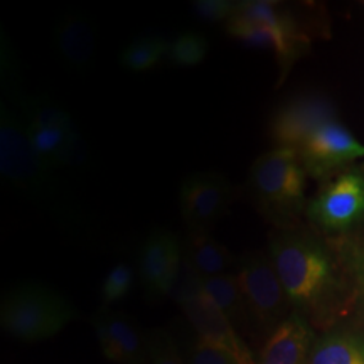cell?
<instances>
[{"mask_svg":"<svg viewBox=\"0 0 364 364\" xmlns=\"http://www.w3.org/2000/svg\"><path fill=\"white\" fill-rule=\"evenodd\" d=\"M0 172L11 188L66 230H78L83 225V213L68 193L59 172L36 156L19 115L6 103L0 107Z\"/></svg>","mask_w":364,"mask_h":364,"instance_id":"6da1fadb","label":"cell"},{"mask_svg":"<svg viewBox=\"0 0 364 364\" xmlns=\"http://www.w3.org/2000/svg\"><path fill=\"white\" fill-rule=\"evenodd\" d=\"M268 253L287 297L295 306H314L334 289V262L316 236L280 230L272 235Z\"/></svg>","mask_w":364,"mask_h":364,"instance_id":"7a4b0ae2","label":"cell"},{"mask_svg":"<svg viewBox=\"0 0 364 364\" xmlns=\"http://www.w3.org/2000/svg\"><path fill=\"white\" fill-rule=\"evenodd\" d=\"M306 179L295 150L272 149L253 162L248 188L258 211L287 230L306 209Z\"/></svg>","mask_w":364,"mask_h":364,"instance_id":"3957f363","label":"cell"},{"mask_svg":"<svg viewBox=\"0 0 364 364\" xmlns=\"http://www.w3.org/2000/svg\"><path fill=\"white\" fill-rule=\"evenodd\" d=\"M16 113L34 154L53 171L61 174L65 169H81L88 164L86 142L70 113L48 97L19 98Z\"/></svg>","mask_w":364,"mask_h":364,"instance_id":"277c9868","label":"cell"},{"mask_svg":"<svg viewBox=\"0 0 364 364\" xmlns=\"http://www.w3.org/2000/svg\"><path fill=\"white\" fill-rule=\"evenodd\" d=\"M78 312L65 295L41 284H21L4 295L0 326L22 343H41L58 336Z\"/></svg>","mask_w":364,"mask_h":364,"instance_id":"5b68a950","label":"cell"},{"mask_svg":"<svg viewBox=\"0 0 364 364\" xmlns=\"http://www.w3.org/2000/svg\"><path fill=\"white\" fill-rule=\"evenodd\" d=\"M226 33L248 48L272 51L284 71L309 48L306 34L297 29L292 17L267 0L238 2V11L226 22Z\"/></svg>","mask_w":364,"mask_h":364,"instance_id":"8992f818","label":"cell"},{"mask_svg":"<svg viewBox=\"0 0 364 364\" xmlns=\"http://www.w3.org/2000/svg\"><path fill=\"white\" fill-rule=\"evenodd\" d=\"M238 279L248 321L262 332H272L285 321L290 300L268 252H247L238 260Z\"/></svg>","mask_w":364,"mask_h":364,"instance_id":"52a82bcc","label":"cell"},{"mask_svg":"<svg viewBox=\"0 0 364 364\" xmlns=\"http://www.w3.org/2000/svg\"><path fill=\"white\" fill-rule=\"evenodd\" d=\"M312 223L329 233H348L364 221V167H349L327 182L307 206Z\"/></svg>","mask_w":364,"mask_h":364,"instance_id":"ba28073f","label":"cell"},{"mask_svg":"<svg viewBox=\"0 0 364 364\" xmlns=\"http://www.w3.org/2000/svg\"><path fill=\"white\" fill-rule=\"evenodd\" d=\"M236 196L235 186L220 172H196L181 184L179 204L189 231H211Z\"/></svg>","mask_w":364,"mask_h":364,"instance_id":"9c48e42d","label":"cell"},{"mask_svg":"<svg viewBox=\"0 0 364 364\" xmlns=\"http://www.w3.org/2000/svg\"><path fill=\"white\" fill-rule=\"evenodd\" d=\"M338 120L334 103L317 93H302L282 103L272 115L270 136L275 149L297 150L314 132Z\"/></svg>","mask_w":364,"mask_h":364,"instance_id":"30bf717a","label":"cell"},{"mask_svg":"<svg viewBox=\"0 0 364 364\" xmlns=\"http://www.w3.org/2000/svg\"><path fill=\"white\" fill-rule=\"evenodd\" d=\"M299 161L307 176L326 179L334 172L344 171L364 157V144L338 120L329 122L309 136L297 150Z\"/></svg>","mask_w":364,"mask_h":364,"instance_id":"8fae6325","label":"cell"},{"mask_svg":"<svg viewBox=\"0 0 364 364\" xmlns=\"http://www.w3.org/2000/svg\"><path fill=\"white\" fill-rule=\"evenodd\" d=\"M100 349L115 364H150L149 332H144L130 316L102 307L91 318Z\"/></svg>","mask_w":364,"mask_h":364,"instance_id":"7c38bea8","label":"cell"},{"mask_svg":"<svg viewBox=\"0 0 364 364\" xmlns=\"http://www.w3.org/2000/svg\"><path fill=\"white\" fill-rule=\"evenodd\" d=\"M182 257V241L169 231H154L139 255V277L154 299L171 297Z\"/></svg>","mask_w":364,"mask_h":364,"instance_id":"4fadbf2b","label":"cell"},{"mask_svg":"<svg viewBox=\"0 0 364 364\" xmlns=\"http://www.w3.org/2000/svg\"><path fill=\"white\" fill-rule=\"evenodd\" d=\"M181 309L199 339L235 354L241 364H257V359H253L247 344L236 332V327L206 294L184 302Z\"/></svg>","mask_w":364,"mask_h":364,"instance_id":"5bb4252c","label":"cell"},{"mask_svg":"<svg viewBox=\"0 0 364 364\" xmlns=\"http://www.w3.org/2000/svg\"><path fill=\"white\" fill-rule=\"evenodd\" d=\"M54 49L63 65L71 71L86 73L97 53V29L88 14L73 11L63 14L54 24Z\"/></svg>","mask_w":364,"mask_h":364,"instance_id":"9a60e30c","label":"cell"},{"mask_svg":"<svg viewBox=\"0 0 364 364\" xmlns=\"http://www.w3.org/2000/svg\"><path fill=\"white\" fill-rule=\"evenodd\" d=\"M314 346L311 326L294 312L268 336L257 364H311Z\"/></svg>","mask_w":364,"mask_h":364,"instance_id":"2e32d148","label":"cell"},{"mask_svg":"<svg viewBox=\"0 0 364 364\" xmlns=\"http://www.w3.org/2000/svg\"><path fill=\"white\" fill-rule=\"evenodd\" d=\"M182 250L203 279L230 273L231 267L238 265L235 255L208 231H189L182 241Z\"/></svg>","mask_w":364,"mask_h":364,"instance_id":"e0dca14e","label":"cell"},{"mask_svg":"<svg viewBox=\"0 0 364 364\" xmlns=\"http://www.w3.org/2000/svg\"><path fill=\"white\" fill-rule=\"evenodd\" d=\"M311 364H364V334L338 331L324 336L314 346Z\"/></svg>","mask_w":364,"mask_h":364,"instance_id":"ac0fdd59","label":"cell"},{"mask_svg":"<svg viewBox=\"0 0 364 364\" xmlns=\"http://www.w3.org/2000/svg\"><path fill=\"white\" fill-rule=\"evenodd\" d=\"M204 292L235 327L247 324L248 312L236 275L223 273L211 279H204Z\"/></svg>","mask_w":364,"mask_h":364,"instance_id":"d6986e66","label":"cell"},{"mask_svg":"<svg viewBox=\"0 0 364 364\" xmlns=\"http://www.w3.org/2000/svg\"><path fill=\"white\" fill-rule=\"evenodd\" d=\"M169 39L162 36H142L125 46L122 51V65L132 73H145L167 59Z\"/></svg>","mask_w":364,"mask_h":364,"instance_id":"ffe728a7","label":"cell"},{"mask_svg":"<svg viewBox=\"0 0 364 364\" xmlns=\"http://www.w3.org/2000/svg\"><path fill=\"white\" fill-rule=\"evenodd\" d=\"M208 51L209 41L206 36L188 31L171 41L167 61L179 68H194L206 59Z\"/></svg>","mask_w":364,"mask_h":364,"instance_id":"44dd1931","label":"cell"},{"mask_svg":"<svg viewBox=\"0 0 364 364\" xmlns=\"http://www.w3.org/2000/svg\"><path fill=\"white\" fill-rule=\"evenodd\" d=\"M135 282V270L129 263H117L110 268L107 277L103 279L100 297H102L103 307H110L112 304L120 302L132 292Z\"/></svg>","mask_w":364,"mask_h":364,"instance_id":"7402d4cb","label":"cell"},{"mask_svg":"<svg viewBox=\"0 0 364 364\" xmlns=\"http://www.w3.org/2000/svg\"><path fill=\"white\" fill-rule=\"evenodd\" d=\"M204 279L199 275L198 270L191 265L189 258L186 257L184 250H182V257L179 263V270H177L174 285L171 290V299L176 304L182 306L184 302L198 299L204 295Z\"/></svg>","mask_w":364,"mask_h":364,"instance_id":"603a6c76","label":"cell"},{"mask_svg":"<svg viewBox=\"0 0 364 364\" xmlns=\"http://www.w3.org/2000/svg\"><path fill=\"white\" fill-rule=\"evenodd\" d=\"M149 356L150 364H186L176 341L164 329L149 332Z\"/></svg>","mask_w":364,"mask_h":364,"instance_id":"cb8c5ba5","label":"cell"},{"mask_svg":"<svg viewBox=\"0 0 364 364\" xmlns=\"http://www.w3.org/2000/svg\"><path fill=\"white\" fill-rule=\"evenodd\" d=\"M184 361L186 364H241L235 354L199 338L186 348Z\"/></svg>","mask_w":364,"mask_h":364,"instance_id":"d4e9b609","label":"cell"},{"mask_svg":"<svg viewBox=\"0 0 364 364\" xmlns=\"http://www.w3.org/2000/svg\"><path fill=\"white\" fill-rule=\"evenodd\" d=\"M194 11L201 19L208 22H228L238 11V2L231 0H198Z\"/></svg>","mask_w":364,"mask_h":364,"instance_id":"484cf974","label":"cell"},{"mask_svg":"<svg viewBox=\"0 0 364 364\" xmlns=\"http://www.w3.org/2000/svg\"><path fill=\"white\" fill-rule=\"evenodd\" d=\"M361 270H363V277H364V257H363V263H361Z\"/></svg>","mask_w":364,"mask_h":364,"instance_id":"4316f807","label":"cell"}]
</instances>
